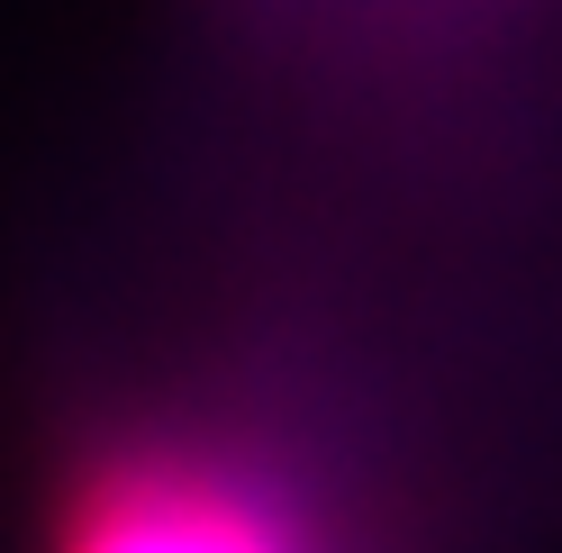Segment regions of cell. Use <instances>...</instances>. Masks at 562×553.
I'll use <instances>...</instances> for the list:
<instances>
[{"label":"cell","instance_id":"obj_1","mask_svg":"<svg viewBox=\"0 0 562 553\" xmlns=\"http://www.w3.org/2000/svg\"><path fill=\"white\" fill-rule=\"evenodd\" d=\"M55 553H345L318 499L255 444L136 436L91 463L55 517Z\"/></svg>","mask_w":562,"mask_h":553}]
</instances>
